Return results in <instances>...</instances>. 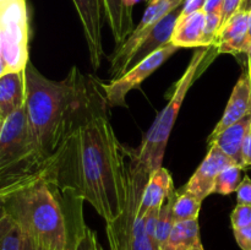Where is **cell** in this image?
<instances>
[{
    "mask_svg": "<svg viewBox=\"0 0 251 250\" xmlns=\"http://www.w3.org/2000/svg\"><path fill=\"white\" fill-rule=\"evenodd\" d=\"M98 92L85 117L47 159L43 176L71 198L86 200L105 223L126 205L125 154Z\"/></svg>",
    "mask_w": 251,
    "mask_h": 250,
    "instance_id": "6da1fadb",
    "label": "cell"
},
{
    "mask_svg": "<svg viewBox=\"0 0 251 250\" xmlns=\"http://www.w3.org/2000/svg\"><path fill=\"white\" fill-rule=\"evenodd\" d=\"M25 83L29 134L46 164L85 117L98 92L92 91L95 85L77 68L71 69L64 80L55 81L42 75L31 61L25 68Z\"/></svg>",
    "mask_w": 251,
    "mask_h": 250,
    "instance_id": "7a4b0ae2",
    "label": "cell"
},
{
    "mask_svg": "<svg viewBox=\"0 0 251 250\" xmlns=\"http://www.w3.org/2000/svg\"><path fill=\"white\" fill-rule=\"evenodd\" d=\"M81 202L42 175L5 199L1 207L42 250H76L87 227Z\"/></svg>",
    "mask_w": 251,
    "mask_h": 250,
    "instance_id": "3957f363",
    "label": "cell"
},
{
    "mask_svg": "<svg viewBox=\"0 0 251 250\" xmlns=\"http://www.w3.org/2000/svg\"><path fill=\"white\" fill-rule=\"evenodd\" d=\"M43 161L32 141L26 108L2 120L0 127V201L43 175Z\"/></svg>",
    "mask_w": 251,
    "mask_h": 250,
    "instance_id": "277c9868",
    "label": "cell"
},
{
    "mask_svg": "<svg viewBox=\"0 0 251 250\" xmlns=\"http://www.w3.org/2000/svg\"><path fill=\"white\" fill-rule=\"evenodd\" d=\"M217 55L216 46L196 49L181 77L174 85V92L168 104L157 115L152 126L145 134L141 145L137 149H134L137 161L149 174L162 167L167 144L186 93Z\"/></svg>",
    "mask_w": 251,
    "mask_h": 250,
    "instance_id": "5b68a950",
    "label": "cell"
},
{
    "mask_svg": "<svg viewBox=\"0 0 251 250\" xmlns=\"http://www.w3.org/2000/svg\"><path fill=\"white\" fill-rule=\"evenodd\" d=\"M125 154L126 205L122 215L105 225L110 250H159L145 229V216L139 215V206L150 174L137 161L134 149L122 145Z\"/></svg>",
    "mask_w": 251,
    "mask_h": 250,
    "instance_id": "8992f818",
    "label": "cell"
},
{
    "mask_svg": "<svg viewBox=\"0 0 251 250\" xmlns=\"http://www.w3.org/2000/svg\"><path fill=\"white\" fill-rule=\"evenodd\" d=\"M0 50L10 73L25 70L29 61L26 0H12L0 11Z\"/></svg>",
    "mask_w": 251,
    "mask_h": 250,
    "instance_id": "52a82bcc",
    "label": "cell"
},
{
    "mask_svg": "<svg viewBox=\"0 0 251 250\" xmlns=\"http://www.w3.org/2000/svg\"><path fill=\"white\" fill-rule=\"evenodd\" d=\"M184 0H158V1L149 4L139 25L132 29L130 36L125 39L122 46L115 47L114 53L112 54V58H110V68L109 73H108L110 80H115L124 75L125 68H126L132 53L141 43L142 39H145L151 33L154 26L166 15L181 6Z\"/></svg>",
    "mask_w": 251,
    "mask_h": 250,
    "instance_id": "ba28073f",
    "label": "cell"
},
{
    "mask_svg": "<svg viewBox=\"0 0 251 250\" xmlns=\"http://www.w3.org/2000/svg\"><path fill=\"white\" fill-rule=\"evenodd\" d=\"M178 50V47L172 43L167 44L120 77L109 80L107 83H100V90L104 95L108 107H126V96L130 91L139 87L151 74H153L164 61L168 60Z\"/></svg>",
    "mask_w": 251,
    "mask_h": 250,
    "instance_id": "9c48e42d",
    "label": "cell"
},
{
    "mask_svg": "<svg viewBox=\"0 0 251 250\" xmlns=\"http://www.w3.org/2000/svg\"><path fill=\"white\" fill-rule=\"evenodd\" d=\"M237 164L229 156L225 153L216 145L210 147L205 159L191 175L183 190L193 194L200 201L205 200L207 196L213 194L215 181L218 174L227 167Z\"/></svg>",
    "mask_w": 251,
    "mask_h": 250,
    "instance_id": "30bf717a",
    "label": "cell"
},
{
    "mask_svg": "<svg viewBox=\"0 0 251 250\" xmlns=\"http://www.w3.org/2000/svg\"><path fill=\"white\" fill-rule=\"evenodd\" d=\"M85 32L92 68L97 70L104 56L102 42V0H73Z\"/></svg>",
    "mask_w": 251,
    "mask_h": 250,
    "instance_id": "8fae6325",
    "label": "cell"
},
{
    "mask_svg": "<svg viewBox=\"0 0 251 250\" xmlns=\"http://www.w3.org/2000/svg\"><path fill=\"white\" fill-rule=\"evenodd\" d=\"M218 54L233 55L248 54L251 47L249 38V14L238 10L221 26L215 39Z\"/></svg>",
    "mask_w": 251,
    "mask_h": 250,
    "instance_id": "7c38bea8",
    "label": "cell"
},
{
    "mask_svg": "<svg viewBox=\"0 0 251 250\" xmlns=\"http://www.w3.org/2000/svg\"><path fill=\"white\" fill-rule=\"evenodd\" d=\"M251 114V76L249 68L243 70L242 75L238 78L234 88L232 91L229 100L227 103L222 118L215 129L212 130L211 135L207 139V145L211 144L213 139L220 132H222L226 127L230 126L234 123L239 122L240 119Z\"/></svg>",
    "mask_w": 251,
    "mask_h": 250,
    "instance_id": "4fadbf2b",
    "label": "cell"
},
{
    "mask_svg": "<svg viewBox=\"0 0 251 250\" xmlns=\"http://www.w3.org/2000/svg\"><path fill=\"white\" fill-rule=\"evenodd\" d=\"M181 6H183V5H181ZM181 6H179L178 9L171 11L168 15H166V16L154 26V28L152 29L151 33H150L146 38L142 39L141 43L137 46V48L135 49V51L132 53L126 68H125L124 74H126L130 69L134 68V66L137 65L139 63H141L144 59H146L147 56L153 54L154 51H157L158 49L163 48L167 44L171 43L174 26H176L178 17L180 16Z\"/></svg>",
    "mask_w": 251,
    "mask_h": 250,
    "instance_id": "5bb4252c",
    "label": "cell"
},
{
    "mask_svg": "<svg viewBox=\"0 0 251 250\" xmlns=\"http://www.w3.org/2000/svg\"><path fill=\"white\" fill-rule=\"evenodd\" d=\"M206 14L203 10L179 16L174 26L171 43L180 48H205L203 32H205Z\"/></svg>",
    "mask_w": 251,
    "mask_h": 250,
    "instance_id": "9a60e30c",
    "label": "cell"
},
{
    "mask_svg": "<svg viewBox=\"0 0 251 250\" xmlns=\"http://www.w3.org/2000/svg\"><path fill=\"white\" fill-rule=\"evenodd\" d=\"M251 126V114L240 119L239 122L234 123L230 126L226 127L222 132L217 135L211 141L208 147L216 145L220 147L227 156H229L238 166L244 169V162H243V147H244L245 139L248 136Z\"/></svg>",
    "mask_w": 251,
    "mask_h": 250,
    "instance_id": "2e32d148",
    "label": "cell"
},
{
    "mask_svg": "<svg viewBox=\"0 0 251 250\" xmlns=\"http://www.w3.org/2000/svg\"><path fill=\"white\" fill-rule=\"evenodd\" d=\"M26 83L25 70L12 71L0 77V118L6 119L10 114L25 105Z\"/></svg>",
    "mask_w": 251,
    "mask_h": 250,
    "instance_id": "e0dca14e",
    "label": "cell"
},
{
    "mask_svg": "<svg viewBox=\"0 0 251 250\" xmlns=\"http://www.w3.org/2000/svg\"><path fill=\"white\" fill-rule=\"evenodd\" d=\"M102 5L115 44L122 46L134 29L132 2L130 0H102Z\"/></svg>",
    "mask_w": 251,
    "mask_h": 250,
    "instance_id": "ac0fdd59",
    "label": "cell"
},
{
    "mask_svg": "<svg viewBox=\"0 0 251 250\" xmlns=\"http://www.w3.org/2000/svg\"><path fill=\"white\" fill-rule=\"evenodd\" d=\"M172 188H174V184L168 169L162 166L152 172L140 202L139 215L145 216L150 208L161 207Z\"/></svg>",
    "mask_w": 251,
    "mask_h": 250,
    "instance_id": "d6986e66",
    "label": "cell"
},
{
    "mask_svg": "<svg viewBox=\"0 0 251 250\" xmlns=\"http://www.w3.org/2000/svg\"><path fill=\"white\" fill-rule=\"evenodd\" d=\"M161 250H205L201 243L199 221L176 222Z\"/></svg>",
    "mask_w": 251,
    "mask_h": 250,
    "instance_id": "ffe728a7",
    "label": "cell"
},
{
    "mask_svg": "<svg viewBox=\"0 0 251 250\" xmlns=\"http://www.w3.org/2000/svg\"><path fill=\"white\" fill-rule=\"evenodd\" d=\"M178 191L176 188H172L168 195L164 199L163 203L159 207L158 213V221H157V230H156V239L158 243L159 249L164 245V243L168 239L169 234H171L172 229H173L174 225H176V220H174L173 213V206L174 201H176Z\"/></svg>",
    "mask_w": 251,
    "mask_h": 250,
    "instance_id": "44dd1931",
    "label": "cell"
},
{
    "mask_svg": "<svg viewBox=\"0 0 251 250\" xmlns=\"http://www.w3.org/2000/svg\"><path fill=\"white\" fill-rule=\"evenodd\" d=\"M201 203H202V201L199 200L193 194L188 193L185 190H183V193L178 191V195H176L173 206L176 222L198 220L199 213H200L201 210Z\"/></svg>",
    "mask_w": 251,
    "mask_h": 250,
    "instance_id": "7402d4cb",
    "label": "cell"
},
{
    "mask_svg": "<svg viewBox=\"0 0 251 250\" xmlns=\"http://www.w3.org/2000/svg\"><path fill=\"white\" fill-rule=\"evenodd\" d=\"M242 171L243 168L238 164H233V166L223 169L216 178L213 194L230 195L232 193L237 191L238 186L242 181Z\"/></svg>",
    "mask_w": 251,
    "mask_h": 250,
    "instance_id": "603a6c76",
    "label": "cell"
},
{
    "mask_svg": "<svg viewBox=\"0 0 251 250\" xmlns=\"http://www.w3.org/2000/svg\"><path fill=\"white\" fill-rule=\"evenodd\" d=\"M22 232L20 225L12 220L11 227L0 242V250H21Z\"/></svg>",
    "mask_w": 251,
    "mask_h": 250,
    "instance_id": "cb8c5ba5",
    "label": "cell"
},
{
    "mask_svg": "<svg viewBox=\"0 0 251 250\" xmlns=\"http://www.w3.org/2000/svg\"><path fill=\"white\" fill-rule=\"evenodd\" d=\"M233 229H240L251 225V205L238 203L230 215Z\"/></svg>",
    "mask_w": 251,
    "mask_h": 250,
    "instance_id": "d4e9b609",
    "label": "cell"
},
{
    "mask_svg": "<svg viewBox=\"0 0 251 250\" xmlns=\"http://www.w3.org/2000/svg\"><path fill=\"white\" fill-rule=\"evenodd\" d=\"M76 250H103L98 242L96 233L88 227H86L82 237L78 240V244L76 247Z\"/></svg>",
    "mask_w": 251,
    "mask_h": 250,
    "instance_id": "484cf974",
    "label": "cell"
},
{
    "mask_svg": "<svg viewBox=\"0 0 251 250\" xmlns=\"http://www.w3.org/2000/svg\"><path fill=\"white\" fill-rule=\"evenodd\" d=\"M237 201L243 205H251V178L245 175L237 189Z\"/></svg>",
    "mask_w": 251,
    "mask_h": 250,
    "instance_id": "4316f807",
    "label": "cell"
},
{
    "mask_svg": "<svg viewBox=\"0 0 251 250\" xmlns=\"http://www.w3.org/2000/svg\"><path fill=\"white\" fill-rule=\"evenodd\" d=\"M237 244L242 250H251V225L240 229H233Z\"/></svg>",
    "mask_w": 251,
    "mask_h": 250,
    "instance_id": "83f0119b",
    "label": "cell"
},
{
    "mask_svg": "<svg viewBox=\"0 0 251 250\" xmlns=\"http://www.w3.org/2000/svg\"><path fill=\"white\" fill-rule=\"evenodd\" d=\"M242 1L243 0H225L222 9V25L239 10Z\"/></svg>",
    "mask_w": 251,
    "mask_h": 250,
    "instance_id": "f1b7e54d",
    "label": "cell"
},
{
    "mask_svg": "<svg viewBox=\"0 0 251 250\" xmlns=\"http://www.w3.org/2000/svg\"><path fill=\"white\" fill-rule=\"evenodd\" d=\"M203 4H205V0H184L180 15L186 16V15L193 14L199 10H202Z\"/></svg>",
    "mask_w": 251,
    "mask_h": 250,
    "instance_id": "f546056e",
    "label": "cell"
},
{
    "mask_svg": "<svg viewBox=\"0 0 251 250\" xmlns=\"http://www.w3.org/2000/svg\"><path fill=\"white\" fill-rule=\"evenodd\" d=\"M223 2L225 0H205L202 10L205 11V14H215V12L222 14Z\"/></svg>",
    "mask_w": 251,
    "mask_h": 250,
    "instance_id": "4dcf8cb0",
    "label": "cell"
},
{
    "mask_svg": "<svg viewBox=\"0 0 251 250\" xmlns=\"http://www.w3.org/2000/svg\"><path fill=\"white\" fill-rule=\"evenodd\" d=\"M22 240H21V250H42L36 240L29 235L28 233L22 230Z\"/></svg>",
    "mask_w": 251,
    "mask_h": 250,
    "instance_id": "1f68e13d",
    "label": "cell"
},
{
    "mask_svg": "<svg viewBox=\"0 0 251 250\" xmlns=\"http://www.w3.org/2000/svg\"><path fill=\"white\" fill-rule=\"evenodd\" d=\"M12 225V218L1 208L0 211V242Z\"/></svg>",
    "mask_w": 251,
    "mask_h": 250,
    "instance_id": "d6a6232c",
    "label": "cell"
},
{
    "mask_svg": "<svg viewBox=\"0 0 251 250\" xmlns=\"http://www.w3.org/2000/svg\"><path fill=\"white\" fill-rule=\"evenodd\" d=\"M243 162H244V168L251 167V126L243 147Z\"/></svg>",
    "mask_w": 251,
    "mask_h": 250,
    "instance_id": "836d02e7",
    "label": "cell"
},
{
    "mask_svg": "<svg viewBox=\"0 0 251 250\" xmlns=\"http://www.w3.org/2000/svg\"><path fill=\"white\" fill-rule=\"evenodd\" d=\"M7 73H10L9 68H7L6 61H5L4 56H2L1 50H0V77H1V76H4L5 74H7Z\"/></svg>",
    "mask_w": 251,
    "mask_h": 250,
    "instance_id": "e575fe53",
    "label": "cell"
},
{
    "mask_svg": "<svg viewBox=\"0 0 251 250\" xmlns=\"http://www.w3.org/2000/svg\"><path fill=\"white\" fill-rule=\"evenodd\" d=\"M239 10H242V11L249 12L251 10V0H243L242 4H240Z\"/></svg>",
    "mask_w": 251,
    "mask_h": 250,
    "instance_id": "d590c367",
    "label": "cell"
},
{
    "mask_svg": "<svg viewBox=\"0 0 251 250\" xmlns=\"http://www.w3.org/2000/svg\"><path fill=\"white\" fill-rule=\"evenodd\" d=\"M12 0H0V11H1L2 9H4L5 6H6L7 4H9V2H11Z\"/></svg>",
    "mask_w": 251,
    "mask_h": 250,
    "instance_id": "8d00e7d4",
    "label": "cell"
},
{
    "mask_svg": "<svg viewBox=\"0 0 251 250\" xmlns=\"http://www.w3.org/2000/svg\"><path fill=\"white\" fill-rule=\"evenodd\" d=\"M248 55V68L249 69H251V47H250V49H249V53L247 54Z\"/></svg>",
    "mask_w": 251,
    "mask_h": 250,
    "instance_id": "74e56055",
    "label": "cell"
},
{
    "mask_svg": "<svg viewBox=\"0 0 251 250\" xmlns=\"http://www.w3.org/2000/svg\"><path fill=\"white\" fill-rule=\"evenodd\" d=\"M248 14H249V38L251 41V10L248 12Z\"/></svg>",
    "mask_w": 251,
    "mask_h": 250,
    "instance_id": "f35d334b",
    "label": "cell"
},
{
    "mask_svg": "<svg viewBox=\"0 0 251 250\" xmlns=\"http://www.w3.org/2000/svg\"><path fill=\"white\" fill-rule=\"evenodd\" d=\"M158 1V0H149V4H152V2H156Z\"/></svg>",
    "mask_w": 251,
    "mask_h": 250,
    "instance_id": "ab89813d",
    "label": "cell"
},
{
    "mask_svg": "<svg viewBox=\"0 0 251 250\" xmlns=\"http://www.w3.org/2000/svg\"><path fill=\"white\" fill-rule=\"evenodd\" d=\"M1 123H2V120H1V118H0V127H1Z\"/></svg>",
    "mask_w": 251,
    "mask_h": 250,
    "instance_id": "60d3db41",
    "label": "cell"
},
{
    "mask_svg": "<svg viewBox=\"0 0 251 250\" xmlns=\"http://www.w3.org/2000/svg\"><path fill=\"white\" fill-rule=\"evenodd\" d=\"M1 208H2L1 207V201H0V211H1Z\"/></svg>",
    "mask_w": 251,
    "mask_h": 250,
    "instance_id": "b9f144b4",
    "label": "cell"
},
{
    "mask_svg": "<svg viewBox=\"0 0 251 250\" xmlns=\"http://www.w3.org/2000/svg\"><path fill=\"white\" fill-rule=\"evenodd\" d=\"M249 70H250V76H251V69H249Z\"/></svg>",
    "mask_w": 251,
    "mask_h": 250,
    "instance_id": "7bdbcfd3",
    "label": "cell"
}]
</instances>
